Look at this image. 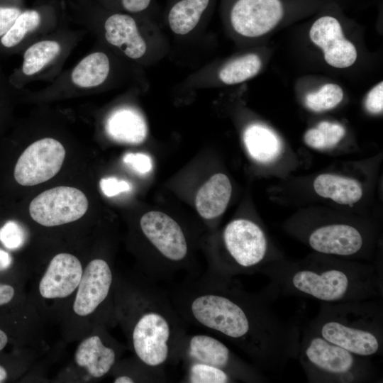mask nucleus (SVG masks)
Instances as JSON below:
<instances>
[{"label":"nucleus","mask_w":383,"mask_h":383,"mask_svg":"<svg viewBox=\"0 0 383 383\" xmlns=\"http://www.w3.org/2000/svg\"><path fill=\"white\" fill-rule=\"evenodd\" d=\"M8 374L6 369L0 365V383L4 382L7 378Z\"/></svg>","instance_id":"nucleus-39"},{"label":"nucleus","mask_w":383,"mask_h":383,"mask_svg":"<svg viewBox=\"0 0 383 383\" xmlns=\"http://www.w3.org/2000/svg\"><path fill=\"white\" fill-rule=\"evenodd\" d=\"M88 199L79 189L59 186L43 192L30 203L32 219L45 227L76 221L87 211Z\"/></svg>","instance_id":"nucleus-8"},{"label":"nucleus","mask_w":383,"mask_h":383,"mask_svg":"<svg viewBox=\"0 0 383 383\" xmlns=\"http://www.w3.org/2000/svg\"><path fill=\"white\" fill-rule=\"evenodd\" d=\"M112 370L114 374V383L167 382L165 367L150 366L136 357L120 364L117 362Z\"/></svg>","instance_id":"nucleus-23"},{"label":"nucleus","mask_w":383,"mask_h":383,"mask_svg":"<svg viewBox=\"0 0 383 383\" xmlns=\"http://www.w3.org/2000/svg\"><path fill=\"white\" fill-rule=\"evenodd\" d=\"M21 12L15 6H0V37L6 33Z\"/></svg>","instance_id":"nucleus-34"},{"label":"nucleus","mask_w":383,"mask_h":383,"mask_svg":"<svg viewBox=\"0 0 383 383\" xmlns=\"http://www.w3.org/2000/svg\"><path fill=\"white\" fill-rule=\"evenodd\" d=\"M115 277L112 266L104 258L92 259L83 270L72 304L74 314L87 317L111 302Z\"/></svg>","instance_id":"nucleus-10"},{"label":"nucleus","mask_w":383,"mask_h":383,"mask_svg":"<svg viewBox=\"0 0 383 383\" xmlns=\"http://www.w3.org/2000/svg\"><path fill=\"white\" fill-rule=\"evenodd\" d=\"M211 0H175L169 9L167 21L177 35L193 30L209 9Z\"/></svg>","instance_id":"nucleus-21"},{"label":"nucleus","mask_w":383,"mask_h":383,"mask_svg":"<svg viewBox=\"0 0 383 383\" xmlns=\"http://www.w3.org/2000/svg\"><path fill=\"white\" fill-rule=\"evenodd\" d=\"M113 297L116 318L135 357L155 367L179 363L186 323L167 291L140 272L115 277Z\"/></svg>","instance_id":"nucleus-2"},{"label":"nucleus","mask_w":383,"mask_h":383,"mask_svg":"<svg viewBox=\"0 0 383 383\" xmlns=\"http://www.w3.org/2000/svg\"><path fill=\"white\" fill-rule=\"evenodd\" d=\"M221 243L223 255L211 261L208 272L234 277L260 272L273 262L265 233L250 220L238 218L228 223L223 231Z\"/></svg>","instance_id":"nucleus-6"},{"label":"nucleus","mask_w":383,"mask_h":383,"mask_svg":"<svg viewBox=\"0 0 383 383\" xmlns=\"http://www.w3.org/2000/svg\"><path fill=\"white\" fill-rule=\"evenodd\" d=\"M179 360L218 367L229 373L238 382H267L260 370L243 360L222 341L209 335L187 334L181 345Z\"/></svg>","instance_id":"nucleus-7"},{"label":"nucleus","mask_w":383,"mask_h":383,"mask_svg":"<svg viewBox=\"0 0 383 383\" xmlns=\"http://www.w3.org/2000/svg\"><path fill=\"white\" fill-rule=\"evenodd\" d=\"M310 39L324 53L326 62L336 68L353 65L357 59V50L343 34L339 21L331 15H323L312 24Z\"/></svg>","instance_id":"nucleus-13"},{"label":"nucleus","mask_w":383,"mask_h":383,"mask_svg":"<svg viewBox=\"0 0 383 383\" xmlns=\"http://www.w3.org/2000/svg\"><path fill=\"white\" fill-rule=\"evenodd\" d=\"M308 325L319 335L353 353L372 357L383 352V306L370 299L321 302Z\"/></svg>","instance_id":"nucleus-4"},{"label":"nucleus","mask_w":383,"mask_h":383,"mask_svg":"<svg viewBox=\"0 0 383 383\" xmlns=\"http://www.w3.org/2000/svg\"><path fill=\"white\" fill-rule=\"evenodd\" d=\"M8 343V336L6 333L0 329V351L2 350Z\"/></svg>","instance_id":"nucleus-38"},{"label":"nucleus","mask_w":383,"mask_h":383,"mask_svg":"<svg viewBox=\"0 0 383 383\" xmlns=\"http://www.w3.org/2000/svg\"><path fill=\"white\" fill-rule=\"evenodd\" d=\"M152 0H121L122 7L129 13H140L146 10Z\"/></svg>","instance_id":"nucleus-35"},{"label":"nucleus","mask_w":383,"mask_h":383,"mask_svg":"<svg viewBox=\"0 0 383 383\" xmlns=\"http://www.w3.org/2000/svg\"><path fill=\"white\" fill-rule=\"evenodd\" d=\"M185 372L181 380L184 383H233L236 379L218 367L195 362H184Z\"/></svg>","instance_id":"nucleus-27"},{"label":"nucleus","mask_w":383,"mask_h":383,"mask_svg":"<svg viewBox=\"0 0 383 383\" xmlns=\"http://www.w3.org/2000/svg\"><path fill=\"white\" fill-rule=\"evenodd\" d=\"M296 358L311 383H368L382 379L370 357L328 341L308 324L301 329Z\"/></svg>","instance_id":"nucleus-5"},{"label":"nucleus","mask_w":383,"mask_h":383,"mask_svg":"<svg viewBox=\"0 0 383 383\" xmlns=\"http://www.w3.org/2000/svg\"><path fill=\"white\" fill-rule=\"evenodd\" d=\"M121 347L105 331L83 339L74 353L77 365L85 370L90 377L100 379L111 371L118 362Z\"/></svg>","instance_id":"nucleus-15"},{"label":"nucleus","mask_w":383,"mask_h":383,"mask_svg":"<svg viewBox=\"0 0 383 383\" xmlns=\"http://www.w3.org/2000/svg\"><path fill=\"white\" fill-rule=\"evenodd\" d=\"M316 194L342 205H353L362 196L361 184L355 179L332 174L318 175L313 182Z\"/></svg>","instance_id":"nucleus-19"},{"label":"nucleus","mask_w":383,"mask_h":383,"mask_svg":"<svg viewBox=\"0 0 383 383\" xmlns=\"http://www.w3.org/2000/svg\"><path fill=\"white\" fill-rule=\"evenodd\" d=\"M12 258L6 251L0 249V271L7 269L11 264Z\"/></svg>","instance_id":"nucleus-37"},{"label":"nucleus","mask_w":383,"mask_h":383,"mask_svg":"<svg viewBox=\"0 0 383 383\" xmlns=\"http://www.w3.org/2000/svg\"><path fill=\"white\" fill-rule=\"evenodd\" d=\"M123 160L125 164L139 174H147L152 168V162L150 157L144 153L129 152L123 156Z\"/></svg>","instance_id":"nucleus-31"},{"label":"nucleus","mask_w":383,"mask_h":383,"mask_svg":"<svg viewBox=\"0 0 383 383\" xmlns=\"http://www.w3.org/2000/svg\"><path fill=\"white\" fill-rule=\"evenodd\" d=\"M61 46L55 40H43L29 47L23 55L22 70L27 75L40 71L60 52Z\"/></svg>","instance_id":"nucleus-25"},{"label":"nucleus","mask_w":383,"mask_h":383,"mask_svg":"<svg viewBox=\"0 0 383 383\" xmlns=\"http://www.w3.org/2000/svg\"><path fill=\"white\" fill-rule=\"evenodd\" d=\"M40 23V13L35 10H27L18 16L11 28L1 38L6 48H12L20 43L26 34L35 29Z\"/></svg>","instance_id":"nucleus-28"},{"label":"nucleus","mask_w":383,"mask_h":383,"mask_svg":"<svg viewBox=\"0 0 383 383\" xmlns=\"http://www.w3.org/2000/svg\"><path fill=\"white\" fill-rule=\"evenodd\" d=\"M260 273L268 277L267 287L275 296H294L326 303L382 297V271L335 258L276 261L263 267Z\"/></svg>","instance_id":"nucleus-3"},{"label":"nucleus","mask_w":383,"mask_h":383,"mask_svg":"<svg viewBox=\"0 0 383 383\" xmlns=\"http://www.w3.org/2000/svg\"><path fill=\"white\" fill-rule=\"evenodd\" d=\"M307 243L320 254L342 257L359 255L365 249V240L357 227L342 223H329L313 229Z\"/></svg>","instance_id":"nucleus-12"},{"label":"nucleus","mask_w":383,"mask_h":383,"mask_svg":"<svg viewBox=\"0 0 383 383\" xmlns=\"http://www.w3.org/2000/svg\"><path fill=\"white\" fill-rule=\"evenodd\" d=\"M25 240V231L16 221H7L0 228V241L8 249L15 250L19 248Z\"/></svg>","instance_id":"nucleus-30"},{"label":"nucleus","mask_w":383,"mask_h":383,"mask_svg":"<svg viewBox=\"0 0 383 383\" xmlns=\"http://www.w3.org/2000/svg\"><path fill=\"white\" fill-rule=\"evenodd\" d=\"M261 66L262 62L257 55L248 54L223 67L219 72V78L226 84H239L256 75Z\"/></svg>","instance_id":"nucleus-24"},{"label":"nucleus","mask_w":383,"mask_h":383,"mask_svg":"<svg viewBox=\"0 0 383 383\" xmlns=\"http://www.w3.org/2000/svg\"><path fill=\"white\" fill-rule=\"evenodd\" d=\"M105 129L111 139L127 144L143 143L148 133L144 117L131 107H121L111 112L106 119Z\"/></svg>","instance_id":"nucleus-17"},{"label":"nucleus","mask_w":383,"mask_h":383,"mask_svg":"<svg viewBox=\"0 0 383 383\" xmlns=\"http://www.w3.org/2000/svg\"><path fill=\"white\" fill-rule=\"evenodd\" d=\"M168 284L166 291L185 323L232 343L259 370L277 371L297 357L301 326L276 313L267 287L251 293L234 277L206 271Z\"/></svg>","instance_id":"nucleus-1"},{"label":"nucleus","mask_w":383,"mask_h":383,"mask_svg":"<svg viewBox=\"0 0 383 383\" xmlns=\"http://www.w3.org/2000/svg\"><path fill=\"white\" fill-rule=\"evenodd\" d=\"M243 142L251 157L261 163L274 161L282 149L278 136L267 127L257 123L246 128Z\"/></svg>","instance_id":"nucleus-20"},{"label":"nucleus","mask_w":383,"mask_h":383,"mask_svg":"<svg viewBox=\"0 0 383 383\" xmlns=\"http://www.w3.org/2000/svg\"><path fill=\"white\" fill-rule=\"evenodd\" d=\"M110 62L107 55L96 52L84 57L73 69L71 74L72 82L82 88L95 87L107 78Z\"/></svg>","instance_id":"nucleus-22"},{"label":"nucleus","mask_w":383,"mask_h":383,"mask_svg":"<svg viewBox=\"0 0 383 383\" xmlns=\"http://www.w3.org/2000/svg\"><path fill=\"white\" fill-rule=\"evenodd\" d=\"M105 38L131 59H139L146 52V44L140 35L135 20L131 15L116 13L104 23Z\"/></svg>","instance_id":"nucleus-16"},{"label":"nucleus","mask_w":383,"mask_h":383,"mask_svg":"<svg viewBox=\"0 0 383 383\" xmlns=\"http://www.w3.org/2000/svg\"><path fill=\"white\" fill-rule=\"evenodd\" d=\"M15 295L13 287L9 284H0V306L10 302Z\"/></svg>","instance_id":"nucleus-36"},{"label":"nucleus","mask_w":383,"mask_h":383,"mask_svg":"<svg viewBox=\"0 0 383 383\" xmlns=\"http://www.w3.org/2000/svg\"><path fill=\"white\" fill-rule=\"evenodd\" d=\"M345 134V128L336 123L321 121L316 127L309 129L304 135L306 144L314 149L333 148Z\"/></svg>","instance_id":"nucleus-26"},{"label":"nucleus","mask_w":383,"mask_h":383,"mask_svg":"<svg viewBox=\"0 0 383 383\" xmlns=\"http://www.w3.org/2000/svg\"><path fill=\"white\" fill-rule=\"evenodd\" d=\"M342 88L333 83H328L315 92L308 94L305 98L306 106L315 112H321L335 108L342 101Z\"/></svg>","instance_id":"nucleus-29"},{"label":"nucleus","mask_w":383,"mask_h":383,"mask_svg":"<svg viewBox=\"0 0 383 383\" xmlns=\"http://www.w3.org/2000/svg\"><path fill=\"white\" fill-rule=\"evenodd\" d=\"M80 260L74 255L60 252L50 261L38 284L42 298L63 299L76 292L83 273Z\"/></svg>","instance_id":"nucleus-14"},{"label":"nucleus","mask_w":383,"mask_h":383,"mask_svg":"<svg viewBox=\"0 0 383 383\" xmlns=\"http://www.w3.org/2000/svg\"><path fill=\"white\" fill-rule=\"evenodd\" d=\"M367 110L374 114L382 112L383 109V83L380 82L368 93L365 99Z\"/></svg>","instance_id":"nucleus-33"},{"label":"nucleus","mask_w":383,"mask_h":383,"mask_svg":"<svg viewBox=\"0 0 383 383\" xmlns=\"http://www.w3.org/2000/svg\"><path fill=\"white\" fill-rule=\"evenodd\" d=\"M286 6L283 0H234L228 17L233 28L245 37L263 35L283 19Z\"/></svg>","instance_id":"nucleus-11"},{"label":"nucleus","mask_w":383,"mask_h":383,"mask_svg":"<svg viewBox=\"0 0 383 383\" xmlns=\"http://www.w3.org/2000/svg\"><path fill=\"white\" fill-rule=\"evenodd\" d=\"M231 192V184L226 174H213L196 194L195 205L199 214L206 220L221 216L228 206Z\"/></svg>","instance_id":"nucleus-18"},{"label":"nucleus","mask_w":383,"mask_h":383,"mask_svg":"<svg viewBox=\"0 0 383 383\" xmlns=\"http://www.w3.org/2000/svg\"><path fill=\"white\" fill-rule=\"evenodd\" d=\"M99 186L103 194L108 197L128 192L131 188V184L129 182L113 177L102 178L100 180Z\"/></svg>","instance_id":"nucleus-32"},{"label":"nucleus","mask_w":383,"mask_h":383,"mask_svg":"<svg viewBox=\"0 0 383 383\" xmlns=\"http://www.w3.org/2000/svg\"><path fill=\"white\" fill-rule=\"evenodd\" d=\"M66 151L52 138L38 140L28 146L18 157L13 176L22 186H34L52 179L60 170Z\"/></svg>","instance_id":"nucleus-9"}]
</instances>
